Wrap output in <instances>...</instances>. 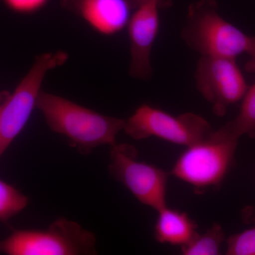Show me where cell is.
Instances as JSON below:
<instances>
[{
	"instance_id": "6da1fadb",
	"label": "cell",
	"mask_w": 255,
	"mask_h": 255,
	"mask_svg": "<svg viewBox=\"0 0 255 255\" xmlns=\"http://www.w3.org/2000/svg\"><path fill=\"white\" fill-rule=\"evenodd\" d=\"M52 131L65 137L82 155L90 154L101 145L117 143L125 120L97 113L95 111L58 95L41 91L36 102Z\"/></svg>"
},
{
	"instance_id": "7a4b0ae2",
	"label": "cell",
	"mask_w": 255,
	"mask_h": 255,
	"mask_svg": "<svg viewBox=\"0 0 255 255\" xmlns=\"http://www.w3.org/2000/svg\"><path fill=\"white\" fill-rule=\"evenodd\" d=\"M239 139L223 126L187 147L171 174L199 191L220 187L232 167Z\"/></svg>"
},
{
	"instance_id": "3957f363",
	"label": "cell",
	"mask_w": 255,
	"mask_h": 255,
	"mask_svg": "<svg viewBox=\"0 0 255 255\" xmlns=\"http://www.w3.org/2000/svg\"><path fill=\"white\" fill-rule=\"evenodd\" d=\"M182 34L188 46L201 55L235 59L249 52L254 37L224 19L216 0H199L189 6Z\"/></svg>"
},
{
	"instance_id": "277c9868",
	"label": "cell",
	"mask_w": 255,
	"mask_h": 255,
	"mask_svg": "<svg viewBox=\"0 0 255 255\" xmlns=\"http://www.w3.org/2000/svg\"><path fill=\"white\" fill-rule=\"evenodd\" d=\"M95 234L80 224L60 218L46 230L15 231L0 241V252L9 255L97 254Z\"/></svg>"
},
{
	"instance_id": "5b68a950",
	"label": "cell",
	"mask_w": 255,
	"mask_h": 255,
	"mask_svg": "<svg viewBox=\"0 0 255 255\" xmlns=\"http://www.w3.org/2000/svg\"><path fill=\"white\" fill-rule=\"evenodd\" d=\"M68 58V53L63 51L43 53L14 91L0 92V158L27 124L46 74L61 66Z\"/></svg>"
},
{
	"instance_id": "8992f818",
	"label": "cell",
	"mask_w": 255,
	"mask_h": 255,
	"mask_svg": "<svg viewBox=\"0 0 255 255\" xmlns=\"http://www.w3.org/2000/svg\"><path fill=\"white\" fill-rule=\"evenodd\" d=\"M124 130L134 140L158 137L171 143L189 147L214 131L205 119L194 113L173 116L142 105L125 121Z\"/></svg>"
},
{
	"instance_id": "52a82bcc",
	"label": "cell",
	"mask_w": 255,
	"mask_h": 255,
	"mask_svg": "<svg viewBox=\"0 0 255 255\" xmlns=\"http://www.w3.org/2000/svg\"><path fill=\"white\" fill-rule=\"evenodd\" d=\"M109 171L137 201L158 211L167 206L169 174L152 164L137 160V152L129 144L111 146Z\"/></svg>"
},
{
	"instance_id": "ba28073f",
	"label": "cell",
	"mask_w": 255,
	"mask_h": 255,
	"mask_svg": "<svg viewBox=\"0 0 255 255\" xmlns=\"http://www.w3.org/2000/svg\"><path fill=\"white\" fill-rule=\"evenodd\" d=\"M195 78L198 90L218 117L243 100L249 88L235 58L201 55Z\"/></svg>"
},
{
	"instance_id": "9c48e42d",
	"label": "cell",
	"mask_w": 255,
	"mask_h": 255,
	"mask_svg": "<svg viewBox=\"0 0 255 255\" xmlns=\"http://www.w3.org/2000/svg\"><path fill=\"white\" fill-rule=\"evenodd\" d=\"M161 0L137 6L128 23L130 46V75L147 80L152 75L150 53L159 29L158 9Z\"/></svg>"
},
{
	"instance_id": "30bf717a",
	"label": "cell",
	"mask_w": 255,
	"mask_h": 255,
	"mask_svg": "<svg viewBox=\"0 0 255 255\" xmlns=\"http://www.w3.org/2000/svg\"><path fill=\"white\" fill-rule=\"evenodd\" d=\"M61 4L104 36H113L128 26L133 7L130 0H62Z\"/></svg>"
},
{
	"instance_id": "8fae6325",
	"label": "cell",
	"mask_w": 255,
	"mask_h": 255,
	"mask_svg": "<svg viewBox=\"0 0 255 255\" xmlns=\"http://www.w3.org/2000/svg\"><path fill=\"white\" fill-rule=\"evenodd\" d=\"M154 237L162 244L182 247L198 234V226L186 212L164 206L158 210Z\"/></svg>"
},
{
	"instance_id": "7c38bea8",
	"label": "cell",
	"mask_w": 255,
	"mask_h": 255,
	"mask_svg": "<svg viewBox=\"0 0 255 255\" xmlns=\"http://www.w3.org/2000/svg\"><path fill=\"white\" fill-rule=\"evenodd\" d=\"M242 100L239 114L225 127L238 138L244 135L255 138V82Z\"/></svg>"
},
{
	"instance_id": "4fadbf2b",
	"label": "cell",
	"mask_w": 255,
	"mask_h": 255,
	"mask_svg": "<svg viewBox=\"0 0 255 255\" xmlns=\"http://www.w3.org/2000/svg\"><path fill=\"white\" fill-rule=\"evenodd\" d=\"M226 240L221 225L214 223L204 234L198 233L188 244L181 247L184 255H218L221 254V245Z\"/></svg>"
},
{
	"instance_id": "5bb4252c",
	"label": "cell",
	"mask_w": 255,
	"mask_h": 255,
	"mask_svg": "<svg viewBox=\"0 0 255 255\" xmlns=\"http://www.w3.org/2000/svg\"><path fill=\"white\" fill-rule=\"evenodd\" d=\"M28 204V198L0 179V221L6 222L19 214Z\"/></svg>"
},
{
	"instance_id": "9a60e30c",
	"label": "cell",
	"mask_w": 255,
	"mask_h": 255,
	"mask_svg": "<svg viewBox=\"0 0 255 255\" xmlns=\"http://www.w3.org/2000/svg\"><path fill=\"white\" fill-rule=\"evenodd\" d=\"M253 221L251 228L228 238L226 255H255V216Z\"/></svg>"
},
{
	"instance_id": "2e32d148",
	"label": "cell",
	"mask_w": 255,
	"mask_h": 255,
	"mask_svg": "<svg viewBox=\"0 0 255 255\" xmlns=\"http://www.w3.org/2000/svg\"><path fill=\"white\" fill-rule=\"evenodd\" d=\"M50 0H3L6 6L18 14H29L43 9Z\"/></svg>"
},
{
	"instance_id": "e0dca14e",
	"label": "cell",
	"mask_w": 255,
	"mask_h": 255,
	"mask_svg": "<svg viewBox=\"0 0 255 255\" xmlns=\"http://www.w3.org/2000/svg\"><path fill=\"white\" fill-rule=\"evenodd\" d=\"M248 54L249 55L250 58L246 65V71L255 74V36L253 37V43Z\"/></svg>"
},
{
	"instance_id": "ac0fdd59",
	"label": "cell",
	"mask_w": 255,
	"mask_h": 255,
	"mask_svg": "<svg viewBox=\"0 0 255 255\" xmlns=\"http://www.w3.org/2000/svg\"><path fill=\"white\" fill-rule=\"evenodd\" d=\"M153 1V0H130L133 7H137L144 3L149 2V1Z\"/></svg>"
}]
</instances>
